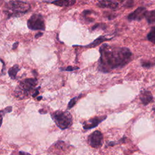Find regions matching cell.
Segmentation results:
<instances>
[{
    "label": "cell",
    "instance_id": "1",
    "mask_svg": "<svg viewBox=\"0 0 155 155\" xmlns=\"http://www.w3.org/2000/svg\"><path fill=\"white\" fill-rule=\"evenodd\" d=\"M99 53L97 69L103 73L123 68L132 58V53L128 48L113 47L107 44L101 46Z\"/></svg>",
    "mask_w": 155,
    "mask_h": 155
},
{
    "label": "cell",
    "instance_id": "2",
    "mask_svg": "<svg viewBox=\"0 0 155 155\" xmlns=\"http://www.w3.org/2000/svg\"><path fill=\"white\" fill-rule=\"evenodd\" d=\"M30 8V5L25 2L12 0L5 4L3 12L7 15L8 18H10L25 14L29 10Z\"/></svg>",
    "mask_w": 155,
    "mask_h": 155
},
{
    "label": "cell",
    "instance_id": "3",
    "mask_svg": "<svg viewBox=\"0 0 155 155\" xmlns=\"http://www.w3.org/2000/svg\"><path fill=\"white\" fill-rule=\"evenodd\" d=\"M37 84L36 78H27L22 80L15 90V96L21 99L27 97L30 93L35 90Z\"/></svg>",
    "mask_w": 155,
    "mask_h": 155
},
{
    "label": "cell",
    "instance_id": "4",
    "mask_svg": "<svg viewBox=\"0 0 155 155\" xmlns=\"http://www.w3.org/2000/svg\"><path fill=\"white\" fill-rule=\"evenodd\" d=\"M51 117L61 130H65L70 127L73 123L72 116L68 111L56 110L51 114Z\"/></svg>",
    "mask_w": 155,
    "mask_h": 155
},
{
    "label": "cell",
    "instance_id": "5",
    "mask_svg": "<svg viewBox=\"0 0 155 155\" xmlns=\"http://www.w3.org/2000/svg\"><path fill=\"white\" fill-rule=\"evenodd\" d=\"M28 28L32 30H44L45 22L42 16L40 14H33L27 21Z\"/></svg>",
    "mask_w": 155,
    "mask_h": 155
},
{
    "label": "cell",
    "instance_id": "6",
    "mask_svg": "<svg viewBox=\"0 0 155 155\" xmlns=\"http://www.w3.org/2000/svg\"><path fill=\"white\" fill-rule=\"evenodd\" d=\"M88 142L90 145L94 148H99L103 143V135L99 130L93 132L88 137Z\"/></svg>",
    "mask_w": 155,
    "mask_h": 155
},
{
    "label": "cell",
    "instance_id": "7",
    "mask_svg": "<svg viewBox=\"0 0 155 155\" xmlns=\"http://www.w3.org/2000/svg\"><path fill=\"white\" fill-rule=\"evenodd\" d=\"M106 116H96L93 118L90 119L84 122L82 126L84 130H90L97 127L101 122L106 119Z\"/></svg>",
    "mask_w": 155,
    "mask_h": 155
},
{
    "label": "cell",
    "instance_id": "8",
    "mask_svg": "<svg viewBox=\"0 0 155 155\" xmlns=\"http://www.w3.org/2000/svg\"><path fill=\"white\" fill-rule=\"evenodd\" d=\"M147 12V11L145 7H138L134 12L128 15V19L129 21H140L145 18Z\"/></svg>",
    "mask_w": 155,
    "mask_h": 155
},
{
    "label": "cell",
    "instance_id": "9",
    "mask_svg": "<svg viewBox=\"0 0 155 155\" xmlns=\"http://www.w3.org/2000/svg\"><path fill=\"white\" fill-rule=\"evenodd\" d=\"M140 100L144 105H147L153 101V96L151 93L148 90H142L139 95Z\"/></svg>",
    "mask_w": 155,
    "mask_h": 155
},
{
    "label": "cell",
    "instance_id": "10",
    "mask_svg": "<svg viewBox=\"0 0 155 155\" xmlns=\"http://www.w3.org/2000/svg\"><path fill=\"white\" fill-rule=\"evenodd\" d=\"M97 5L101 8H107L110 9H115L117 7V3L111 0H97Z\"/></svg>",
    "mask_w": 155,
    "mask_h": 155
},
{
    "label": "cell",
    "instance_id": "11",
    "mask_svg": "<svg viewBox=\"0 0 155 155\" xmlns=\"http://www.w3.org/2000/svg\"><path fill=\"white\" fill-rule=\"evenodd\" d=\"M51 3L59 7H69L73 5L76 3V0H55Z\"/></svg>",
    "mask_w": 155,
    "mask_h": 155
},
{
    "label": "cell",
    "instance_id": "12",
    "mask_svg": "<svg viewBox=\"0 0 155 155\" xmlns=\"http://www.w3.org/2000/svg\"><path fill=\"white\" fill-rule=\"evenodd\" d=\"M111 38H107V37L104 36H101L99 37H98L97 38H96L93 42H92L91 43H90V44L85 45V46H83L84 47H87V48H92V47H95L97 45H98L99 44H101L102 42L105 41H108V40H110Z\"/></svg>",
    "mask_w": 155,
    "mask_h": 155
},
{
    "label": "cell",
    "instance_id": "13",
    "mask_svg": "<svg viewBox=\"0 0 155 155\" xmlns=\"http://www.w3.org/2000/svg\"><path fill=\"white\" fill-rule=\"evenodd\" d=\"M19 70H20V68L19 67L18 65H16V64L14 65L12 67L9 68V70L8 71V74L12 79H16V74H17L18 72L19 71Z\"/></svg>",
    "mask_w": 155,
    "mask_h": 155
},
{
    "label": "cell",
    "instance_id": "14",
    "mask_svg": "<svg viewBox=\"0 0 155 155\" xmlns=\"http://www.w3.org/2000/svg\"><path fill=\"white\" fill-rule=\"evenodd\" d=\"M145 18L149 24H154L155 21V13L154 10H153L150 12H147Z\"/></svg>",
    "mask_w": 155,
    "mask_h": 155
},
{
    "label": "cell",
    "instance_id": "15",
    "mask_svg": "<svg viewBox=\"0 0 155 155\" xmlns=\"http://www.w3.org/2000/svg\"><path fill=\"white\" fill-rule=\"evenodd\" d=\"M12 111V107L8 106L5 108L3 110H0V127L2 124V118L3 116L5 115V114H7L8 113H10Z\"/></svg>",
    "mask_w": 155,
    "mask_h": 155
},
{
    "label": "cell",
    "instance_id": "16",
    "mask_svg": "<svg viewBox=\"0 0 155 155\" xmlns=\"http://www.w3.org/2000/svg\"><path fill=\"white\" fill-rule=\"evenodd\" d=\"M147 39L153 44L155 43V29L154 27H152L151 30L147 35Z\"/></svg>",
    "mask_w": 155,
    "mask_h": 155
},
{
    "label": "cell",
    "instance_id": "17",
    "mask_svg": "<svg viewBox=\"0 0 155 155\" xmlns=\"http://www.w3.org/2000/svg\"><path fill=\"white\" fill-rule=\"evenodd\" d=\"M81 95H80V96H78V97H75L71 99L70 101V102H68V107H67V109H68V110H69V109H70L71 108H72V107L76 104V103L78 99L81 97Z\"/></svg>",
    "mask_w": 155,
    "mask_h": 155
},
{
    "label": "cell",
    "instance_id": "18",
    "mask_svg": "<svg viewBox=\"0 0 155 155\" xmlns=\"http://www.w3.org/2000/svg\"><path fill=\"white\" fill-rule=\"evenodd\" d=\"M142 66L144 68H150L152 67H153L154 65V64L151 63V62H149V61H143V62H142Z\"/></svg>",
    "mask_w": 155,
    "mask_h": 155
},
{
    "label": "cell",
    "instance_id": "19",
    "mask_svg": "<svg viewBox=\"0 0 155 155\" xmlns=\"http://www.w3.org/2000/svg\"><path fill=\"white\" fill-rule=\"evenodd\" d=\"M79 68L78 67H73V66H68L67 67L64 68H60V70L62 71H74L76 70L79 69Z\"/></svg>",
    "mask_w": 155,
    "mask_h": 155
},
{
    "label": "cell",
    "instance_id": "20",
    "mask_svg": "<svg viewBox=\"0 0 155 155\" xmlns=\"http://www.w3.org/2000/svg\"><path fill=\"white\" fill-rule=\"evenodd\" d=\"M124 6L126 8H129L133 6V0H128L127 2L124 4Z\"/></svg>",
    "mask_w": 155,
    "mask_h": 155
},
{
    "label": "cell",
    "instance_id": "21",
    "mask_svg": "<svg viewBox=\"0 0 155 155\" xmlns=\"http://www.w3.org/2000/svg\"><path fill=\"white\" fill-rule=\"evenodd\" d=\"M40 88V87H38V88H35V90H34V92H33V93L32 94V97H36L38 94H39V89Z\"/></svg>",
    "mask_w": 155,
    "mask_h": 155
},
{
    "label": "cell",
    "instance_id": "22",
    "mask_svg": "<svg viewBox=\"0 0 155 155\" xmlns=\"http://www.w3.org/2000/svg\"><path fill=\"white\" fill-rule=\"evenodd\" d=\"M18 42H15L14 44H13V47H12V49L13 50H15L16 48H17V47H18Z\"/></svg>",
    "mask_w": 155,
    "mask_h": 155
},
{
    "label": "cell",
    "instance_id": "23",
    "mask_svg": "<svg viewBox=\"0 0 155 155\" xmlns=\"http://www.w3.org/2000/svg\"><path fill=\"white\" fill-rule=\"evenodd\" d=\"M42 35H43V33H42V32H39V33H37V34L35 35V38H39V37L42 36Z\"/></svg>",
    "mask_w": 155,
    "mask_h": 155
},
{
    "label": "cell",
    "instance_id": "24",
    "mask_svg": "<svg viewBox=\"0 0 155 155\" xmlns=\"http://www.w3.org/2000/svg\"><path fill=\"white\" fill-rule=\"evenodd\" d=\"M19 155H31V154H30L29 153H27L23 152V151H19Z\"/></svg>",
    "mask_w": 155,
    "mask_h": 155
},
{
    "label": "cell",
    "instance_id": "25",
    "mask_svg": "<svg viewBox=\"0 0 155 155\" xmlns=\"http://www.w3.org/2000/svg\"><path fill=\"white\" fill-rule=\"evenodd\" d=\"M42 96L38 97V101H39V100H41V99H42Z\"/></svg>",
    "mask_w": 155,
    "mask_h": 155
}]
</instances>
